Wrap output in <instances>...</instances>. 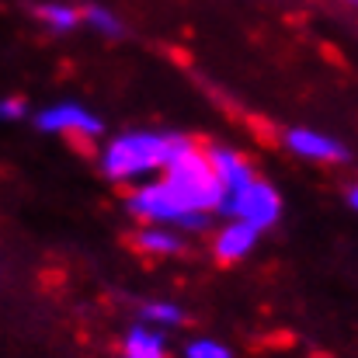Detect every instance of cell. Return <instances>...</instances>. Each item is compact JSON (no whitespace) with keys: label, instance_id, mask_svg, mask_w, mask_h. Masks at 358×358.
I'll return each instance as SVG.
<instances>
[{"label":"cell","instance_id":"6da1fadb","mask_svg":"<svg viewBox=\"0 0 358 358\" xmlns=\"http://www.w3.org/2000/svg\"><path fill=\"white\" fill-rule=\"evenodd\" d=\"M192 139L178 132H125L115 136L101 153V171L112 181H136L143 174L164 171Z\"/></svg>","mask_w":358,"mask_h":358},{"label":"cell","instance_id":"7a4b0ae2","mask_svg":"<svg viewBox=\"0 0 358 358\" xmlns=\"http://www.w3.org/2000/svg\"><path fill=\"white\" fill-rule=\"evenodd\" d=\"M164 171H167L164 185L178 195V202L185 209H192V213H216L220 209L223 185L213 174V164H209V157H206L202 146L188 143Z\"/></svg>","mask_w":358,"mask_h":358},{"label":"cell","instance_id":"3957f363","mask_svg":"<svg viewBox=\"0 0 358 358\" xmlns=\"http://www.w3.org/2000/svg\"><path fill=\"white\" fill-rule=\"evenodd\" d=\"M129 213L143 223V227H160V223H174L181 230L202 234L209 230L213 213H192L178 202V195L164 185V181H146L129 195Z\"/></svg>","mask_w":358,"mask_h":358},{"label":"cell","instance_id":"277c9868","mask_svg":"<svg viewBox=\"0 0 358 358\" xmlns=\"http://www.w3.org/2000/svg\"><path fill=\"white\" fill-rule=\"evenodd\" d=\"M216 213H223L230 220H240V223H247V227H254L261 234V230H268V227L278 223V216H282V195L268 181L250 178L237 192H223V202H220Z\"/></svg>","mask_w":358,"mask_h":358},{"label":"cell","instance_id":"5b68a950","mask_svg":"<svg viewBox=\"0 0 358 358\" xmlns=\"http://www.w3.org/2000/svg\"><path fill=\"white\" fill-rule=\"evenodd\" d=\"M38 129L45 132H59V136H70L73 143H91L101 136V119L94 112H87L84 105H73V101H63V105H52L38 115Z\"/></svg>","mask_w":358,"mask_h":358},{"label":"cell","instance_id":"8992f818","mask_svg":"<svg viewBox=\"0 0 358 358\" xmlns=\"http://www.w3.org/2000/svg\"><path fill=\"white\" fill-rule=\"evenodd\" d=\"M282 143L289 153H296L303 160H317V164H345L348 160V146L317 129H285Z\"/></svg>","mask_w":358,"mask_h":358},{"label":"cell","instance_id":"52a82bcc","mask_svg":"<svg viewBox=\"0 0 358 358\" xmlns=\"http://www.w3.org/2000/svg\"><path fill=\"white\" fill-rule=\"evenodd\" d=\"M254 243H257V230L240 223V220H230L213 240V254H216V261L234 264V261H243L254 250Z\"/></svg>","mask_w":358,"mask_h":358},{"label":"cell","instance_id":"ba28073f","mask_svg":"<svg viewBox=\"0 0 358 358\" xmlns=\"http://www.w3.org/2000/svg\"><path fill=\"white\" fill-rule=\"evenodd\" d=\"M206 157H209V164H213V174L220 178L223 192H237V188H243V185L254 178V167H250V164L240 157L237 150L213 146V150H206Z\"/></svg>","mask_w":358,"mask_h":358},{"label":"cell","instance_id":"9c48e42d","mask_svg":"<svg viewBox=\"0 0 358 358\" xmlns=\"http://www.w3.org/2000/svg\"><path fill=\"white\" fill-rule=\"evenodd\" d=\"M35 17L52 35H70L73 28H80V7H73L66 0H42V3H35Z\"/></svg>","mask_w":358,"mask_h":358},{"label":"cell","instance_id":"30bf717a","mask_svg":"<svg viewBox=\"0 0 358 358\" xmlns=\"http://www.w3.org/2000/svg\"><path fill=\"white\" fill-rule=\"evenodd\" d=\"M122 358H167V341L157 327H132L125 334V345H122Z\"/></svg>","mask_w":358,"mask_h":358},{"label":"cell","instance_id":"8fae6325","mask_svg":"<svg viewBox=\"0 0 358 358\" xmlns=\"http://www.w3.org/2000/svg\"><path fill=\"white\" fill-rule=\"evenodd\" d=\"M136 250H143V254H150V257H174V254H181L185 250V240L178 237V234H171V230H157V227H143L136 237Z\"/></svg>","mask_w":358,"mask_h":358},{"label":"cell","instance_id":"7c38bea8","mask_svg":"<svg viewBox=\"0 0 358 358\" xmlns=\"http://www.w3.org/2000/svg\"><path fill=\"white\" fill-rule=\"evenodd\" d=\"M80 24H91V28H94L98 35H105V38H122V35H125V21H122L112 7H105V3H87V7H80Z\"/></svg>","mask_w":358,"mask_h":358},{"label":"cell","instance_id":"4fadbf2b","mask_svg":"<svg viewBox=\"0 0 358 358\" xmlns=\"http://www.w3.org/2000/svg\"><path fill=\"white\" fill-rule=\"evenodd\" d=\"M139 313H143L146 327H178L185 320L181 306H174V303H143Z\"/></svg>","mask_w":358,"mask_h":358},{"label":"cell","instance_id":"5bb4252c","mask_svg":"<svg viewBox=\"0 0 358 358\" xmlns=\"http://www.w3.org/2000/svg\"><path fill=\"white\" fill-rule=\"evenodd\" d=\"M185 358H234V352H230L223 341H213V338H195V341L185 348Z\"/></svg>","mask_w":358,"mask_h":358},{"label":"cell","instance_id":"9a60e30c","mask_svg":"<svg viewBox=\"0 0 358 358\" xmlns=\"http://www.w3.org/2000/svg\"><path fill=\"white\" fill-rule=\"evenodd\" d=\"M28 115V101L24 98H3L0 101V119L3 122H17Z\"/></svg>","mask_w":358,"mask_h":358},{"label":"cell","instance_id":"2e32d148","mask_svg":"<svg viewBox=\"0 0 358 358\" xmlns=\"http://www.w3.org/2000/svg\"><path fill=\"white\" fill-rule=\"evenodd\" d=\"M348 206H352V209L358 206V192H355V188H348Z\"/></svg>","mask_w":358,"mask_h":358},{"label":"cell","instance_id":"e0dca14e","mask_svg":"<svg viewBox=\"0 0 358 358\" xmlns=\"http://www.w3.org/2000/svg\"><path fill=\"white\" fill-rule=\"evenodd\" d=\"M338 3H341V7H355V0H338Z\"/></svg>","mask_w":358,"mask_h":358}]
</instances>
